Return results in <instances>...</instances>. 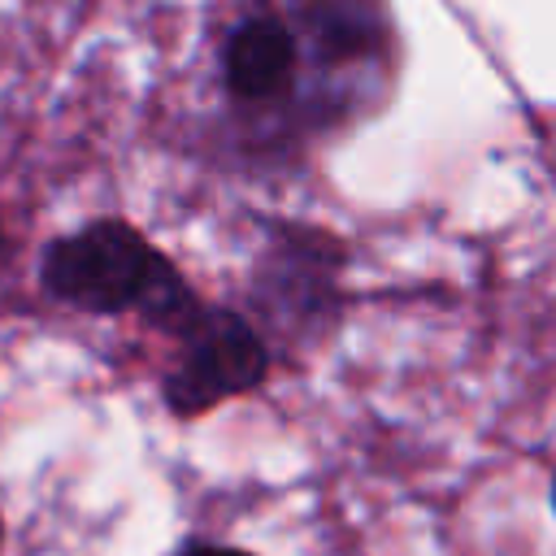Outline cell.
Instances as JSON below:
<instances>
[{"label":"cell","instance_id":"1","mask_svg":"<svg viewBox=\"0 0 556 556\" xmlns=\"http://www.w3.org/2000/svg\"><path fill=\"white\" fill-rule=\"evenodd\" d=\"M39 287L48 300L83 313H139L169 339L204 313V300L178 265L122 217H96L52 239L39 261Z\"/></svg>","mask_w":556,"mask_h":556},{"label":"cell","instance_id":"2","mask_svg":"<svg viewBox=\"0 0 556 556\" xmlns=\"http://www.w3.org/2000/svg\"><path fill=\"white\" fill-rule=\"evenodd\" d=\"M265 374L269 352L256 326L226 304H204V313L178 334V361L161 378V395L174 417H200L230 395L256 391Z\"/></svg>","mask_w":556,"mask_h":556},{"label":"cell","instance_id":"3","mask_svg":"<svg viewBox=\"0 0 556 556\" xmlns=\"http://www.w3.org/2000/svg\"><path fill=\"white\" fill-rule=\"evenodd\" d=\"M300 70V39L278 13H248L222 43V83L243 104L278 100Z\"/></svg>","mask_w":556,"mask_h":556},{"label":"cell","instance_id":"4","mask_svg":"<svg viewBox=\"0 0 556 556\" xmlns=\"http://www.w3.org/2000/svg\"><path fill=\"white\" fill-rule=\"evenodd\" d=\"M169 556H252V552H239V547H217V543H187Z\"/></svg>","mask_w":556,"mask_h":556},{"label":"cell","instance_id":"5","mask_svg":"<svg viewBox=\"0 0 556 556\" xmlns=\"http://www.w3.org/2000/svg\"><path fill=\"white\" fill-rule=\"evenodd\" d=\"M552 508H556V478H552Z\"/></svg>","mask_w":556,"mask_h":556},{"label":"cell","instance_id":"6","mask_svg":"<svg viewBox=\"0 0 556 556\" xmlns=\"http://www.w3.org/2000/svg\"><path fill=\"white\" fill-rule=\"evenodd\" d=\"M0 248H4V226H0Z\"/></svg>","mask_w":556,"mask_h":556},{"label":"cell","instance_id":"7","mask_svg":"<svg viewBox=\"0 0 556 556\" xmlns=\"http://www.w3.org/2000/svg\"><path fill=\"white\" fill-rule=\"evenodd\" d=\"M0 539H4V526H0Z\"/></svg>","mask_w":556,"mask_h":556}]
</instances>
